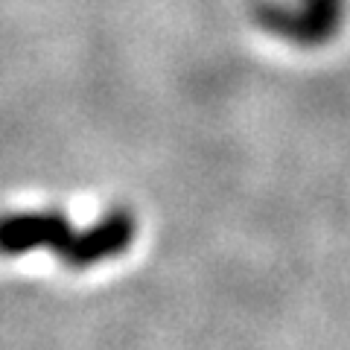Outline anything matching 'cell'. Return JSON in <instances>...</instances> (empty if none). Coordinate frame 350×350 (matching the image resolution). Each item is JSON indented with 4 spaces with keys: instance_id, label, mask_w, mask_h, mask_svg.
<instances>
[{
    "instance_id": "6da1fadb",
    "label": "cell",
    "mask_w": 350,
    "mask_h": 350,
    "mask_svg": "<svg viewBox=\"0 0 350 350\" xmlns=\"http://www.w3.org/2000/svg\"><path fill=\"white\" fill-rule=\"evenodd\" d=\"M135 239V216L114 207L100 225L76 231L62 213H6L0 216V254L47 248L70 269H88L123 254Z\"/></svg>"
},
{
    "instance_id": "7a4b0ae2",
    "label": "cell",
    "mask_w": 350,
    "mask_h": 350,
    "mask_svg": "<svg viewBox=\"0 0 350 350\" xmlns=\"http://www.w3.org/2000/svg\"><path fill=\"white\" fill-rule=\"evenodd\" d=\"M345 9V0H262L254 18L271 36L315 47L338 32Z\"/></svg>"
}]
</instances>
